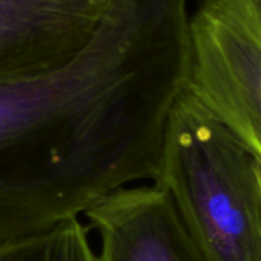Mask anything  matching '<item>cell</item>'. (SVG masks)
Masks as SVG:
<instances>
[{
	"label": "cell",
	"instance_id": "obj_1",
	"mask_svg": "<svg viewBox=\"0 0 261 261\" xmlns=\"http://www.w3.org/2000/svg\"><path fill=\"white\" fill-rule=\"evenodd\" d=\"M191 64L188 0H109L76 55L0 80V246L153 179Z\"/></svg>",
	"mask_w": 261,
	"mask_h": 261
},
{
	"label": "cell",
	"instance_id": "obj_2",
	"mask_svg": "<svg viewBox=\"0 0 261 261\" xmlns=\"http://www.w3.org/2000/svg\"><path fill=\"white\" fill-rule=\"evenodd\" d=\"M260 170L187 87L171 110L153 180L203 261H261Z\"/></svg>",
	"mask_w": 261,
	"mask_h": 261
},
{
	"label": "cell",
	"instance_id": "obj_3",
	"mask_svg": "<svg viewBox=\"0 0 261 261\" xmlns=\"http://www.w3.org/2000/svg\"><path fill=\"white\" fill-rule=\"evenodd\" d=\"M188 89L261 165V12L257 0H200L191 15Z\"/></svg>",
	"mask_w": 261,
	"mask_h": 261
},
{
	"label": "cell",
	"instance_id": "obj_4",
	"mask_svg": "<svg viewBox=\"0 0 261 261\" xmlns=\"http://www.w3.org/2000/svg\"><path fill=\"white\" fill-rule=\"evenodd\" d=\"M109 0H0V80L76 55L95 34Z\"/></svg>",
	"mask_w": 261,
	"mask_h": 261
},
{
	"label": "cell",
	"instance_id": "obj_5",
	"mask_svg": "<svg viewBox=\"0 0 261 261\" xmlns=\"http://www.w3.org/2000/svg\"><path fill=\"white\" fill-rule=\"evenodd\" d=\"M86 217L101 240L98 261H203L156 185L121 188L96 202Z\"/></svg>",
	"mask_w": 261,
	"mask_h": 261
},
{
	"label": "cell",
	"instance_id": "obj_6",
	"mask_svg": "<svg viewBox=\"0 0 261 261\" xmlns=\"http://www.w3.org/2000/svg\"><path fill=\"white\" fill-rule=\"evenodd\" d=\"M0 261H98L87 228L69 219L50 229L0 246Z\"/></svg>",
	"mask_w": 261,
	"mask_h": 261
},
{
	"label": "cell",
	"instance_id": "obj_7",
	"mask_svg": "<svg viewBox=\"0 0 261 261\" xmlns=\"http://www.w3.org/2000/svg\"><path fill=\"white\" fill-rule=\"evenodd\" d=\"M257 5H258V8H260V12H261V0H257Z\"/></svg>",
	"mask_w": 261,
	"mask_h": 261
},
{
	"label": "cell",
	"instance_id": "obj_8",
	"mask_svg": "<svg viewBox=\"0 0 261 261\" xmlns=\"http://www.w3.org/2000/svg\"><path fill=\"white\" fill-rule=\"evenodd\" d=\"M260 177H261V170H260Z\"/></svg>",
	"mask_w": 261,
	"mask_h": 261
}]
</instances>
